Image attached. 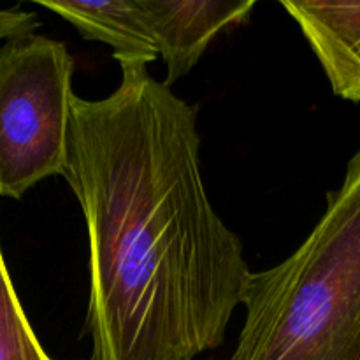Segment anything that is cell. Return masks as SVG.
<instances>
[{
  "label": "cell",
  "instance_id": "obj_1",
  "mask_svg": "<svg viewBox=\"0 0 360 360\" xmlns=\"http://www.w3.org/2000/svg\"><path fill=\"white\" fill-rule=\"evenodd\" d=\"M105 98L74 97L63 178L83 211L90 360H193L224 343L252 276L211 204L197 108L143 62Z\"/></svg>",
  "mask_w": 360,
  "mask_h": 360
},
{
  "label": "cell",
  "instance_id": "obj_2",
  "mask_svg": "<svg viewBox=\"0 0 360 360\" xmlns=\"http://www.w3.org/2000/svg\"><path fill=\"white\" fill-rule=\"evenodd\" d=\"M231 360H360V150L288 259L252 273Z\"/></svg>",
  "mask_w": 360,
  "mask_h": 360
},
{
  "label": "cell",
  "instance_id": "obj_3",
  "mask_svg": "<svg viewBox=\"0 0 360 360\" xmlns=\"http://www.w3.org/2000/svg\"><path fill=\"white\" fill-rule=\"evenodd\" d=\"M74 60L41 34L0 44V197L21 199L49 176H65Z\"/></svg>",
  "mask_w": 360,
  "mask_h": 360
},
{
  "label": "cell",
  "instance_id": "obj_4",
  "mask_svg": "<svg viewBox=\"0 0 360 360\" xmlns=\"http://www.w3.org/2000/svg\"><path fill=\"white\" fill-rule=\"evenodd\" d=\"M171 88L190 72L218 34L252 16L255 0H143Z\"/></svg>",
  "mask_w": 360,
  "mask_h": 360
},
{
  "label": "cell",
  "instance_id": "obj_5",
  "mask_svg": "<svg viewBox=\"0 0 360 360\" xmlns=\"http://www.w3.org/2000/svg\"><path fill=\"white\" fill-rule=\"evenodd\" d=\"M338 97L360 102V2L281 0Z\"/></svg>",
  "mask_w": 360,
  "mask_h": 360
},
{
  "label": "cell",
  "instance_id": "obj_6",
  "mask_svg": "<svg viewBox=\"0 0 360 360\" xmlns=\"http://www.w3.org/2000/svg\"><path fill=\"white\" fill-rule=\"evenodd\" d=\"M37 4L69 21L81 37L111 46L115 49L112 56L118 62H143L148 65L160 56L143 0H39Z\"/></svg>",
  "mask_w": 360,
  "mask_h": 360
},
{
  "label": "cell",
  "instance_id": "obj_7",
  "mask_svg": "<svg viewBox=\"0 0 360 360\" xmlns=\"http://www.w3.org/2000/svg\"><path fill=\"white\" fill-rule=\"evenodd\" d=\"M0 360H53L23 311L0 250Z\"/></svg>",
  "mask_w": 360,
  "mask_h": 360
},
{
  "label": "cell",
  "instance_id": "obj_8",
  "mask_svg": "<svg viewBox=\"0 0 360 360\" xmlns=\"http://www.w3.org/2000/svg\"><path fill=\"white\" fill-rule=\"evenodd\" d=\"M41 27V20L35 13L23 11L20 7L14 9H0V41L21 37V35L35 34Z\"/></svg>",
  "mask_w": 360,
  "mask_h": 360
}]
</instances>
